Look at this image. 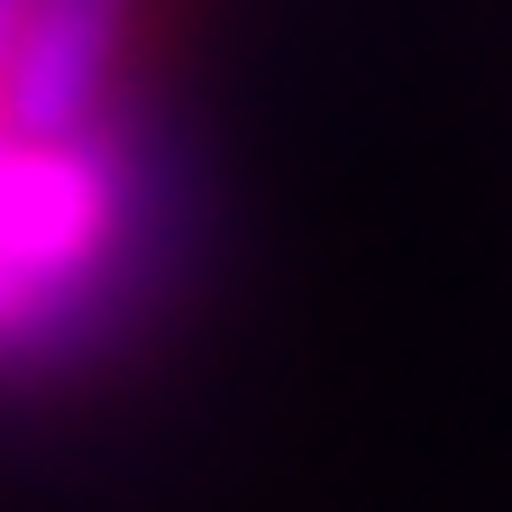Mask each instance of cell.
I'll list each match as a JSON object with an SVG mask.
<instances>
[{
    "label": "cell",
    "instance_id": "obj_1",
    "mask_svg": "<svg viewBox=\"0 0 512 512\" xmlns=\"http://www.w3.org/2000/svg\"><path fill=\"white\" fill-rule=\"evenodd\" d=\"M128 37V0H28L0 55V119L10 138H64L110 101V64Z\"/></svg>",
    "mask_w": 512,
    "mask_h": 512
},
{
    "label": "cell",
    "instance_id": "obj_2",
    "mask_svg": "<svg viewBox=\"0 0 512 512\" xmlns=\"http://www.w3.org/2000/svg\"><path fill=\"white\" fill-rule=\"evenodd\" d=\"M19 10L28 0H0V55H10V37H19Z\"/></svg>",
    "mask_w": 512,
    "mask_h": 512
}]
</instances>
